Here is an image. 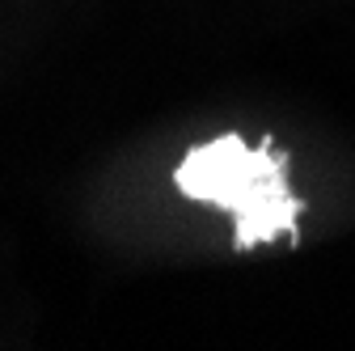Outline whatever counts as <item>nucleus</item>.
Masks as SVG:
<instances>
[{
	"label": "nucleus",
	"instance_id": "f257e3e1",
	"mask_svg": "<svg viewBox=\"0 0 355 351\" xmlns=\"http://www.w3.org/2000/svg\"><path fill=\"white\" fill-rule=\"evenodd\" d=\"M288 169L292 153L275 148L271 140H258L250 148L237 131H225L207 144H195L182 157V165L173 169V187L195 203L229 212L233 250L245 254L279 237H288V246L296 241L304 199L292 195Z\"/></svg>",
	"mask_w": 355,
	"mask_h": 351
}]
</instances>
